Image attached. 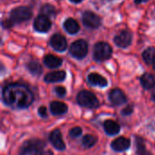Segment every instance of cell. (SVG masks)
<instances>
[{"instance_id": "1", "label": "cell", "mask_w": 155, "mask_h": 155, "mask_svg": "<svg viewBox=\"0 0 155 155\" xmlns=\"http://www.w3.org/2000/svg\"><path fill=\"white\" fill-rule=\"evenodd\" d=\"M3 102L14 109L28 108L34 102V94L25 84L14 83L5 85L2 91Z\"/></svg>"}, {"instance_id": "2", "label": "cell", "mask_w": 155, "mask_h": 155, "mask_svg": "<svg viewBox=\"0 0 155 155\" xmlns=\"http://www.w3.org/2000/svg\"><path fill=\"white\" fill-rule=\"evenodd\" d=\"M78 104H80L83 107L86 108H96L99 106V100L90 91L83 90L81 91L76 97Z\"/></svg>"}, {"instance_id": "3", "label": "cell", "mask_w": 155, "mask_h": 155, "mask_svg": "<svg viewBox=\"0 0 155 155\" xmlns=\"http://www.w3.org/2000/svg\"><path fill=\"white\" fill-rule=\"evenodd\" d=\"M113 54L111 45L105 42H98L94 47V58L98 62L108 60Z\"/></svg>"}, {"instance_id": "4", "label": "cell", "mask_w": 155, "mask_h": 155, "mask_svg": "<svg viewBox=\"0 0 155 155\" xmlns=\"http://www.w3.org/2000/svg\"><path fill=\"white\" fill-rule=\"evenodd\" d=\"M45 147V143L41 140H28L23 143L20 148L19 155H31L33 153H38L43 151Z\"/></svg>"}, {"instance_id": "5", "label": "cell", "mask_w": 155, "mask_h": 155, "mask_svg": "<svg viewBox=\"0 0 155 155\" xmlns=\"http://www.w3.org/2000/svg\"><path fill=\"white\" fill-rule=\"evenodd\" d=\"M32 16V11L27 6H18L10 13V20L14 24H19L29 20Z\"/></svg>"}, {"instance_id": "6", "label": "cell", "mask_w": 155, "mask_h": 155, "mask_svg": "<svg viewBox=\"0 0 155 155\" xmlns=\"http://www.w3.org/2000/svg\"><path fill=\"white\" fill-rule=\"evenodd\" d=\"M88 53V45L85 40L80 39L72 44L70 46V54L76 59H83Z\"/></svg>"}, {"instance_id": "7", "label": "cell", "mask_w": 155, "mask_h": 155, "mask_svg": "<svg viewBox=\"0 0 155 155\" xmlns=\"http://www.w3.org/2000/svg\"><path fill=\"white\" fill-rule=\"evenodd\" d=\"M82 19L84 25L90 29H96L101 25V18L92 11H85Z\"/></svg>"}, {"instance_id": "8", "label": "cell", "mask_w": 155, "mask_h": 155, "mask_svg": "<svg viewBox=\"0 0 155 155\" xmlns=\"http://www.w3.org/2000/svg\"><path fill=\"white\" fill-rule=\"evenodd\" d=\"M132 40H133V35L127 30L122 31L117 35H115V37L114 39V44L118 47H121V48H126V47H128L132 44Z\"/></svg>"}, {"instance_id": "9", "label": "cell", "mask_w": 155, "mask_h": 155, "mask_svg": "<svg viewBox=\"0 0 155 155\" xmlns=\"http://www.w3.org/2000/svg\"><path fill=\"white\" fill-rule=\"evenodd\" d=\"M51 26L52 23L50 19L43 15H38L34 22V27L39 33H46L47 31H49Z\"/></svg>"}, {"instance_id": "10", "label": "cell", "mask_w": 155, "mask_h": 155, "mask_svg": "<svg viewBox=\"0 0 155 155\" xmlns=\"http://www.w3.org/2000/svg\"><path fill=\"white\" fill-rule=\"evenodd\" d=\"M49 141L56 150L64 151L65 149V143L63 141V136H62V134L59 130L56 129V130H54L50 133Z\"/></svg>"}, {"instance_id": "11", "label": "cell", "mask_w": 155, "mask_h": 155, "mask_svg": "<svg viewBox=\"0 0 155 155\" xmlns=\"http://www.w3.org/2000/svg\"><path fill=\"white\" fill-rule=\"evenodd\" d=\"M50 45L55 51H58V52H64L67 47L66 39L59 34H54L51 37Z\"/></svg>"}, {"instance_id": "12", "label": "cell", "mask_w": 155, "mask_h": 155, "mask_svg": "<svg viewBox=\"0 0 155 155\" xmlns=\"http://www.w3.org/2000/svg\"><path fill=\"white\" fill-rule=\"evenodd\" d=\"M109 100L114 105H122V104H125L127 102V98H126L124 93L119 88L113 89L110 92Z\"/></svg>"}, {"instance_id": "13", "label": "cell", "mask_w": 155, "mask_h": 155, "mask_svg": "<svg viewBox=\"0 0 155 155\" xmlns=\"http://www.w3.org/2000/svg\"><path fill=\"white\" fill-rule=\"evenodd\" d=\"M131 145V142L129 139L125 138V137H119L116 138L115 140H114L111 143V146L113 148V150H114L115 152H124L129 149Z\"/></svg>"}, {"instance_id": "14", "label": "cell", "mask_w": 155, "mask_h": 155, "mask_svg": "<svg viewBox=\"0 0 155 155\" xmlns=\"http://www.w3.org/2000/svg\"><path fill=\"white\" fill-rule=\"evenodd\" d=\"M87 81L91 84L96 85V86H99V87H105L108 84L107 80L104 76H102L101 74H99L97 73H92V74H90L88 75V77H87Z\"/></svg>"}, {"instance_id": "15", "label": "cell", "mask_w": 155, "mask_h": 155, "mask_svg": "<svg viewBox=\"0 0 155 155\" xmlns=\"http://www.w3.org/2000/svg\"><path fill=\"white\" fill-rule=\"evenodd\" d=\"M68 110L67 105L64 103L54 101L50 104V111L54 115H62L64 114Z\"/></svg>"}, {"instance_id": "16", "label": "cell", "mask_w": 155, "mask_h": 155, "mask_svg": "<svg viewBox=\"0 0 155 155\" xmlns=\"http://www.w3.org/2000/svg\"><path fill=\"white\" fill-rule=\"evenodd\" d=\"M66 74L64 71H54L47 74L45 76V82L46 83H58L65 79Z\"/></svg>"}, {"instance_id": "17", "label": "cell", "mask_w": 155, "mask_h": 155, "mask_svg": "<svg viewBox=\"0 0 155 155\" xmlns=\"http://www.w3.org/2000/svg\"><path fill=\"white\" fill-rule=\"evenodd\" d=\"M63 60L53 54H46L44 57V64L49 68H57L61 66Z\"/></svg>"}, {"instance_id": "18", "label": "cell", "mask_w": 155, "mask_h": 155, "mask_svg": "<svg viewBox=\"0 0 155 155\" xmlns=\"http://www.w3.org/2000/svg\"><path fill=\"white\" fill-rule=\"evenodd\" d=\"M104 128L108 135H115L120 132V125L113 120L105 121L104 123Z\"/></svg>"}, {"instance_id": "19", "label": "cell", "mask_w": 155, "mask_h": 155, "mask_svg": "<svg viewBox=\"0 0 155 155\" xmlns=\"http://www.w3.org/2000/svg\"><path fill=\"white\" fill-rule=\"evenodd\" d=\"M141 84L143 85V87L146 90H150L152 88H153L155 86V78L154 76L149 73H145L143 74L141 78H140Z\"/></svg>"}, {"instance_id": "20", "label": "cell", "mask_w": 155, "mask_h": 155, "mask_svg": "<svg viewBox=\"0 0 155 155\" xmlns=\"http://www.w3.org/2000/svg\"><path fill=\"white\" fill-rule=\"evenodd\" d=\"M64 27L66 30V32L71 34V35H74V34L78 33L80 30L79 24L77 23L76 20H74L73 18L66 19L64 23Z\"/></svg>"}, {"instance_id": "21", "label": "cell", "mask_w": 155, "mask_h": 155, "mask_svg": "<svg viewBox=\"0 0 155 155\" xmlns=\"http://www.w3.org/2000/svg\"><path fill=\"white\" fill-rule=\"evenodd\" d=\"M143 59L147 64H153L155 62V48L148 47L143 53Z\"/></svg>"}, {"instance_id": "22", "label": "cell", "mask_w": 155, "mask_h": 155, "mask_svg": "<svg viewBox=\"0 0 155 155\" xmlns=\"http://www.w3.org/2000/svg\"><path fill=\"white\" fill-rule=\"evenodd\" d=\"M136 140V153L137 155H153L149 151H147L144 141L139 136H135Z\"/></svg>"}, {"instance_id": "23", "label": "cell", "mask_w": 155, "mask_h": 155, "mask_svg": "<svg viewBox=\"0 0 155 155\" xmlns=\"http://www.w3.org/2000/svg\"><path fill=\"white\" fill-rule=\"evenodd\" d=\"M26 67H27L28 71L32 74H34V75H37L38 76V75H40L43 73V68H42L41 64L38 62H36V61H31V62H29L27 64Z\"/></svg>"}, {"instance_id": "24", "label": "cell", "mask_w": 155, "mask_h": 155, "mask_svg": "<svg viewBox=\"0 0 155 155\" xmlns=\"http://www.w3.org/2000/svg\"><path fill=\"white\" fill-rule=\"evenodd\" d=\"M40 13L47 17H51V16H54L56 10L54 8V5H50V4H45L41 6L40 8Z\"/></svg>"}, {"instance_id": "25", "label": "cell", "mask_w": 155, "mask_h": 155, "mask_svg": "<svg viewBox=\"0 0 155 155\" xmlns=\"http://www.w3.org/2000/svg\"><path fill=\"white\" fill-rule=\"evenodd\" d=\"M96 143V139L94 138V136L91 135V134H86L85 136H84L83 140H82V143L85 148H91L93 147Z\"/></svg>"}, {"instance_id": "26", "label": "cell", "mask_w": 155, "mask_h": 155, "mask_svg": "<svg viewBox=\"0 0 155 155\" xmlns=\"http://www.w3.org/2000/svg\"><path fill=\"white\" fill-rule=\"evenodd\" d=\"M82 132H83L82 128L77 126V127H74L73 129H71L70 132H69V134L73 138H77V137H79L82 134Z\"/></svg>"}, {"instance_id": "27", "label": "cell", "mask_w": 155, "mask_h": 155, "mask_svg": "<svg viewBox=\"0 0 155 155\" xmlns=\"http://www.w3.org/2000/svg\"><path fill=\"white\" fill-rule=\"evenodd\" d=\"M55 93L58 96L60 97H64L66 94V89L63 86H58L55 88Z\"/></svg>"}, {"instance_id": "28", "label": "cell", "mask_w": 155, "mask_h": 155, "mask_svg": "<svg viewBox=\"0 0 155 155\" xmlns=\"http://www.w3.org/2000/svg\"><path fill=\"white\" fill-rule=\"evenodd\" d=\"M38 114H39V115H40L42 118H45V117H47L46 108H45V106H41V107H39V109H38Z\"/></svg>"}, {"instance_id": "29", "label": "cell", "mask_w": 155, "mask_h": 155, "mask_svg": "<svg viewBox=\"0 0 155 155\" xmlns=\"http://www.w3.org/2000/svg\"><path fill=\"white\" fill-rule=\"evenodd\" d=\"M133 110H134L133 106L128 105V106H126V107L122 111V114H123L124 115H130V114L133 113Z\"/></svg>"}, {"instance_id": "30", "label": "cell", "mask_w": 155, "mask_h": 155, "mask_svg": "<svg viewBox=\"0 0 155 155\" xmlns=\"http://www.w3.org/2000/svg\"><path fill=\"white\" fill-rule=\"evenodd\" d=\"M13 22L11 21V20H4L3 22H2V26L4 27V28H5V29H9L12 25H13Z\"/></svg>"}, {"instance_id": "31", "label": "cell", "mask_w": 155, "mask_h": 155, "mask_svg": "<svg viewBox=\"0 0 155 155\" xmlns=\"http://www.w3.org/2000/svg\"><path fill=\"white\" fill-rule=\"evenodd\" d=\"M136 4H141V3H143V2H146L148 0H134Z\"/></svg>"}, {"instance_id": "32", "label": "cell", "mask_w": 155, "mask_h": 155, "mask_svg": "<svg viewBox=\"0 0 155 155\" xmlns=\"http://www.w3.org/2000/svg\"><path fill=\"white\" fill-rule=\"evenodd\" d=\"M71 2H73V3H74V4H78V3H81L83 0H70Z\"/></svg>"}, {"instance_id": "33", "label": "cell", "mask_w": 155, "mask_h": 155, "mask_svg": "<svg viewBox=\"0 0 155 155\" xmlns=\"http://www.w3.org/2000/svg\"><path fill=\"white\" fill-rule=\"evenodd\" d=\"M152 99H153V101L155 103V90L153 91V94H152Z\"/></svg>"}, {"instance_id": "34", "label": "cell", "mask_w": 155, "mask_h": 155, "mask_svg": "<svg viewBox=\"0 0 155 155\" xmlns=\"http://www.w3.org/2000/svg\"><path fill=\"white\" fill-rule=\"evenodd\" d=\"M153 69H154V70H155V62H154V63H153Z\"/></svg>"}, {"instance_id": "35", "label": "cell", "mask_w": 155, "mask_h": 155, "mask_svg": "<svg viewBox=\"0 0 155 155\" xmlns=\"http://www.w3.org/2000/svg\"><path fill=\"white\" fill-rule=\"evenodd\" d=\"M104 1H105V2H109V1H113V0H104Z\"/></svg>"}]
</instances>
